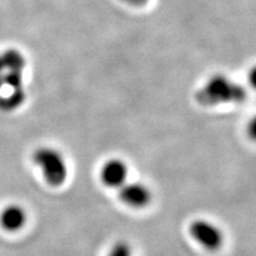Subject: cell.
<instances>
[{
    "label": "cell",
    "instance_id": "cell-8",
    "mask_svg": "<svg viewBox=\"0 0 256 256\" xmlns=\"http://www.w3.org/2000/svg\"><path fill=\"white\" fill-rule=\"evenodd\" d=\"M248 136L256 142V115L248 124Z\"/></svg>",
    "mask_w": 256,
    "mask_h": 256
},
{
    "label": "cell",
    "instance_id": "cell-7",
    "mask_svg": "<svg viewBox=\"0 0 256 256\" xmlns=\"http://www.w3.org/2000/svg\"><path fill=\"white\" fill-rule=\"evenodd\" d=\"M108 256H132V248L126 241H119L113 244Z\"/></svg>",
    "mask_w": 256,
    "mask_h": 256
},
{
    "label": "cell",
    "instance_id": "cell-9",
    "mask_svg": "<svg viewBox=\"0 0 256 256\" xmlns=\"http://www.w3.org/2000/svg\"><path fill=\"white\" fill-rule=\"evenodd\" d=\"M248 81L254 89H256V66H252L248 74Z\"/></svg>",
    "mask_w": 256,
    "mask_h": 256
},
{
    "label": "cell",
    "instance_id": "cell-10",
    "mask_svg": "<svg viewBox=\"0 0 256 256\" xmlns=\"http://www.w3.org/2000/svg\"><path fill=\"white\" fill-rule=\"evenodd\" d=\"M124 2H127L128 5H130V6H142V5H145L146 2H148L150 0H124Z\"/></svg>",
    "mask_w": 256,
    "mask_h": 256
},
{
    "label": "cell",
    "instance_id": "cell-2",
    "mask_svg": "<svg viewBox=\"0 0 256 256\" xmlns=\"http://www.w3.org/2000/svg\"><path fill=\"white\" fill-rule=\"evenodd\" d=\"M34 162L40 166L46 183L60 186L68 177V166L62 153L51 147H40L34 153Z\"/></svg>",
    "mask_w": 256,
    "mask_h": 256
},
{
    "label": "cell",
    "instance_id": "cell-6",
    "mask_svg": "<svg viewBox=\"0 0 256 256\" xmlns=\"http://www.w3.org/2000/svg\"><path fill=\"white\" fill-rule=\"evenodd\" d=\"M0 223L2 228L8 232H17L20 230L26 223V212L22 206H6L0 214Z\"/></svg>",
    "mask_w": 256,
    "mask_h": 256
},
{
    "label": "cell",
    "instance_id": "cell-1",
    "mask_svg": "<svg viewBox=\"0 0 256 256\" xmlns=\"http://www.w3.org/2000/svg\"><path fill=\"white\" fill-rule=\"evenodd\" d=\"M246 96V89L241 84L224 75L210 78L196 94L200 104L210 107L223 104H238L244 101Z\"/></svg>",
    "mask_w": 256,
    "mask_h": 256
},
{
    "label": "cell",
    "instance_id": "cell-3",
    "mask_svg": "<svg viewBox=\"0 0 256 256\" xmlns=\"http://www.w3.org/2000/svg\"><path fill=\"white\" fill-rule=\"evenodd\" d=\"M190 234L203 248L214 252L223 243V232L218 226L206 220H196L191 223Z\"/></svg>",
    "mask_w": 256,
    "mask_h": 256
},
{
    "label": "cell",
    "instance_id": "cell-4",
    "mask_svg": "<svg viewBox=\"0 0 256 256\" xmlns=\"http://www.w3.org/2000/svg\"><path fill=\"white\" fill-rule=\"evenodd\" d=\"M119 197L126 206L139 209L151 203L152 192L142 183H124L119 190Z\"/></svg>",
    "mask_w": 256,
    "mask_h": 256
},
{
    "label": "cell",
    "instance_id": "cell-5",
    "mask_svg": "<svg viewBox=\"0 0 256 256\" xmlns=\"http://www.w3.org/2000/svg\"><path fill=\"white\" fill-rule=\"evenodd\" d=\"M101 182L108 188H120L127 183L128 168L121 159H110L102 165L100 171Z\"/></svg>",
    "mask_w": 256,
    "mask_h": 256
}]
</instances>
